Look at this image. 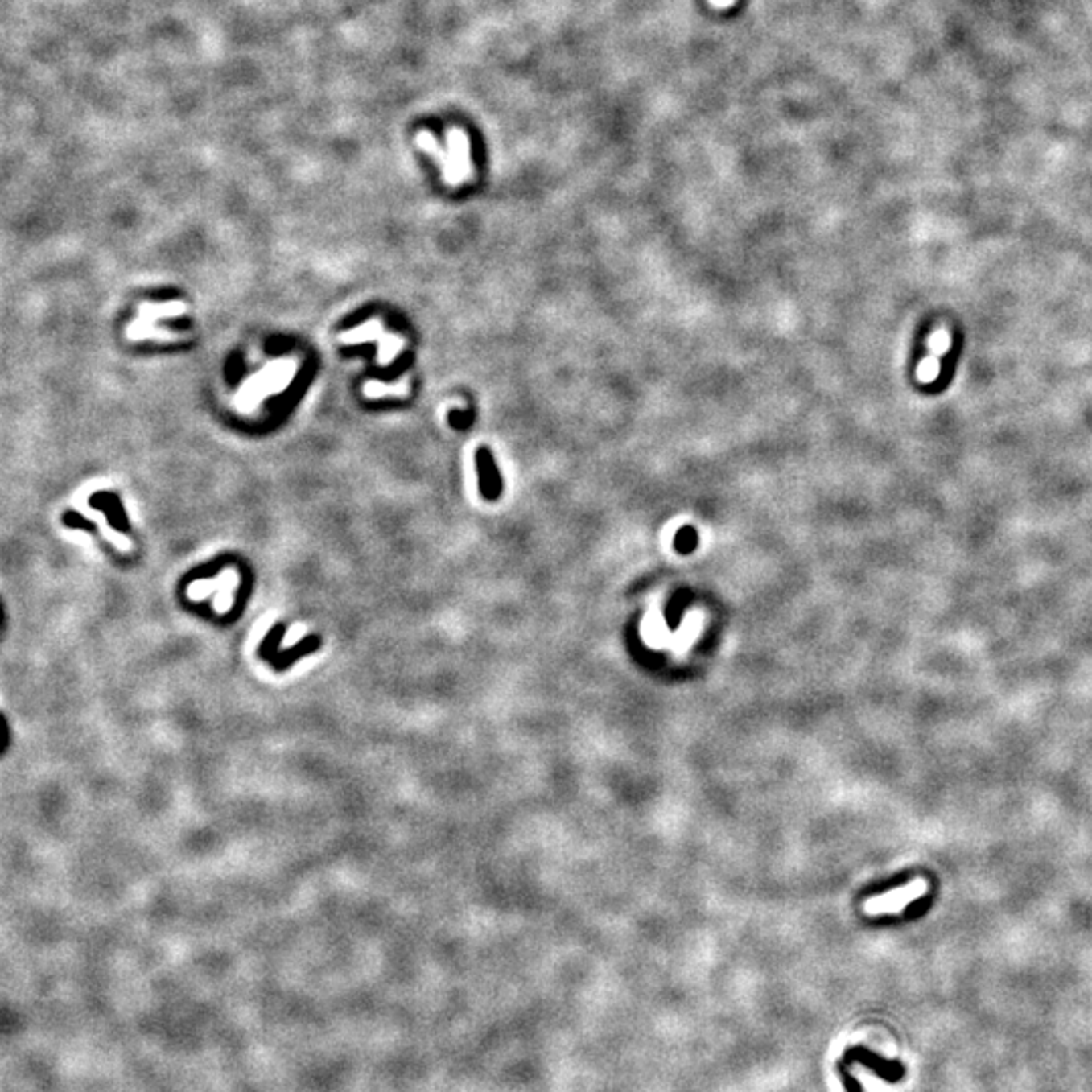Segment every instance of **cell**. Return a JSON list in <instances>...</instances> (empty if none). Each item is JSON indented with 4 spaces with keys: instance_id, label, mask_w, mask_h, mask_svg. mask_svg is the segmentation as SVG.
Here are the masks:
<instances>
[{
    "instance_id": "cell-1",
    "label": "cell",
    "mask_w": 1092,
    "mask_h": 1092,
    "mask_svg": "<svg viewBox=\"0 0 1092 1092\" xmlns=\"http://www.w3.org/2000/svg\"><path fill=\"white\" fill-rule=\"evenodd\" d=\"M926 890H929L926 880L918 878V880H913L910 884L900 886V888L892 890V892L870 898V900H866L864 910L868 914H886V913L896 914L900 913L902 909H906L913 900L925 896Z\"/></svg>"
},
{
    "instance_id": "cell-2",
    "label": "cell",
    "mask_w": 1092,
    "mask_h": 1092,
    "mask_svg": "<svg viewBox=\"0 0 1092 1092\" xmlns=\"http://www.w3.org/2000/svg\"><path fill=\"white\" fill-rule=\"evenodd\" d=\"M715 2H716V5H727V2H731V0H715Z\"/></svg>"
}]
</instances>
